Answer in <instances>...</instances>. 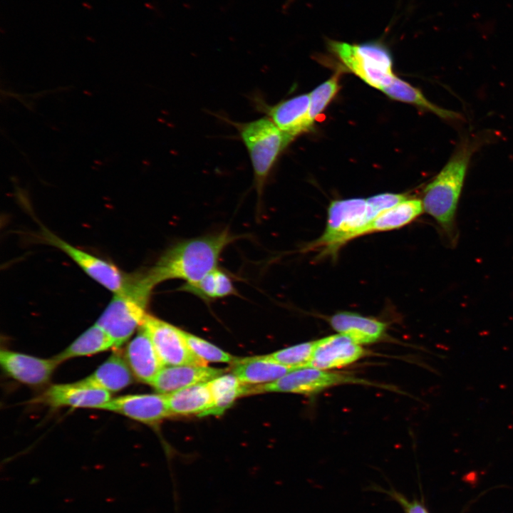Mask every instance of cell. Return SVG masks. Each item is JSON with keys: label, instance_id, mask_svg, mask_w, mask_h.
Instances as JSON below:
<instances>
[{"label": "cell", "instance_id": "1", "mask_svg": "<svg viewBox=\"0 0 513 513\" xmlns=\"http://www.w3.org/2000/svg\"><path fill=\"white\" fill-rule=\"evenodd\" d=\"M241 237L244 236L232 234L226 229L179 242L148 269L149 274L155 285L170 279H182L185 284L197 282L217 268L224 249Z\"/></svg>", "mask_w": 513, "mask_h": 513}, {"label": "cell", "instance_id": "2", "mask_svg": "<svg viewBox=\"0 0 513 513\" xmlns=\"http://www.w3.org/2000/svg\"><path fill=\"white\" fill-rule=\"evenodd\" d=\"M479 143L473 138L462 140L423 191L424 210L437 221L451 241L455 237V213L467 170Z\"/></svg>", "mask_w": 513, "mask_h": 513}, {"label": "cell", "instance_id": "3", "mask_svg": "<svg viewBox=\"0 0 513 513\" xmlns=\"http://www.w3.org/2000/svg\"><path fill=\"white\" fill-rule=\"evenodd\" d=\"M155 284L148 270L126 274L120 290L113 293L110 303L95 323L120 347L142 325Z\"/></svg>", "mask_w": 513, "mask_h": 513}, {"label": "cell", "instance_id": "4", "mask_svg": "<svg viewBox=\"0 0 513 513\" xmlns=\"http://www.w3.org/2000/svg\"><path fill=\"white\" fill-rule=\"evenodd\" d=\"M251 160L258 206L268 177L281 151L292 138L282 132L268 117L245 123H233Z\"/></svg>", "mask_w": 513, "mask_h": 513}, {"label": "cell", "instance_id": "5", "mask_svg": "<svg viewBox=\"0 0 513 513\" xmlns=\"http://www.w3.org/2000/svg\"><path fill=\"white\" fill-rule=\"evenodd\" d=\"M378 214L367 199L334 200L328 209L323 233L306 249H321L323 254L335 253L342 245L356 237Z\"/></svg>", "mask_w": 513, "mask_h": 513}, {"label": "cell", "instance_id": "6", "mask_svg": "<svg viewBox=\"0 0 513 513\" xmlns=\"http://www.w3.org/2000/svg\"><path fill=\"white\" fill-rule=\"evenodd\" d=\"M331 51L354 74L382 91L394 77L393 61L385 47L377 42L351 44L328 41Z\"/></svg>", "mask_w": 513, "mask_h": 513}, {"label": "cell", "instance_id": "7", "mask_svg": "<svg viewBox=\"0 0 513 513\" xmlns=\"http://www.w3.org/2000/svg\"><path fill=\"white\" fill-rule=\"evenodd\" d=\"M375 385L353 375L314 368L294 369L278 380L264 384L250 385L249 394L265 392L315 394L325 389L343 384Z\"/></svg>", "mask_w": 513, "mask_h": 513}, {"label": "cell", "instance_id": "8", "mask_svg": "<svg viewBox=\"0 0 513 513\" xmlns=\"http://www.w3.org/2000/svg\"><path fill=\"white\" fill-rule=\"evenodd\" d=\"M150 337L165 366H207L188 346L182 330L147 314L140 326Z\"/></svg>", "mask_w": 513, "mask_h": 513}, {"label": "cell", "instance_id": "9", "mask_svg": "<svg viewBox=\"0 0 513 513\" xmlns=\"http://www.w3.org/2000/svg\"><path fill=\"white\" fill-rule=\"evenodd\" d=\"M40 239L63 252L87 275L108 290L115 293L121 289L126 274L113 264L71 245L45 227L41 229Z\"/></svg>", "mask_w": 513, "mask_h": 513}, {"label": "cell", "instance_id": "10", "mask_svg": "<svg viewBox=\"0 0 513 513\" xmlns=\"http://www.w3.org/2000/svg\"><path fill=\"white\" fill-rule=\"evenodd\" d=\"M110 399V393L81 380L72 383L52 385L29 403L55 408L69 406L99 409Z\"/></svg>", "mask_w": 513, "mask_h": 513}, {"label": "cell", "instance_id": "11", "mask_svg": "<svg viewBox=\"0 0 513 513\" xmlns=\"http://www.w3.org/2000/svg\"><path fill=\"white\" fill-rule=\"evenodd\" d=\"M99 409L114 412L138 422L155 425L172 415L167 395L131 394L111 398Z\"/></svg>", "mask_w": 513, "mask_h": 513}, {"label": "cell", "instance_id": "12", "mask_svg": "<svg viewBox=\"0 0 513 513\" xmlns=\"http://www.w3.org/2000/svg\"><path fill=\"white\" fill-rule=\"evenodd\" d=\"M361 345L343 334L316 341L312 356L306 368L329 370L343 367L366 356Z\"/></svg>", "mask_w": 513, "mask_h": 513}, {"label": "cell", "instance_id": "13", "mask_svg": "<svg viewBox=\"0 0 513 513\" xmlns=\"http://www.w3.org/2000/svg\"><path fill=\"white\" fill-rule=\"evenodd\" d=\"M0 363L10 377L33 386L46 384L61 364L54 357L41 358L6 349L0 351Z\"/></svg>", "mask_w": 513, "mask_h": 513}, {"label": "cell", "instance_id": "14", "mask_svg": "<svg viewBox=\"0 0 513 513\" xmlns=\"http://www.w3.org/2000/svg\"><path fill=\"white\" fill-rule=\"evenodd\" d=\"M309 94H302L262 108L268 118L284 133L294 138L313 125L309 118Z\"/></svg>", "mask_w": 513, "mask_h": 513}, {"label": "cell", "instance_id": "15", "mask_svg": "<svg viewBox=\"0 0 513 513\" xmlns=\"http://www.w3.org/2000/svg\"><path fill=\"white\" fill-rule=\"evenodd\" d=\"M124 357L133 376L150 385L165 367L150 337L140 327L136 336L128 343Z\"/></svg>", "mask_w": 513, "mask_h": 513}, {"label": "cell", "instance_id": "16", "mask_svg": "<svg viewBox=\"0 0 513 513\" xmlns=\"http://www.w3.org/2000/svg\"><path fill=\"white\" fill-rule=\"evenodd\" d=\"M224 372V369L207 366H165L151 385L159 393L169 394L197 383L209 382Z\"/></svg>", "mask_w": 513, "mask_h": 513}, {"label": "cell", "instance_id": "17", "mask_svg": "<svg viewBox=\"0 0 513 513\" xmlns=\"http://www.w3.org/2000/svg\"><path fill=\"white\" fill-rule=\"evenodd\" d=\"M329 322L338 333L360 345L380 341L386 331V324L383 322L351 311L336 313L331 316Z\"/></svg>", "mask_w": 513, "mask_h": 513}, {"label": "cell", "instance_id": "18", "mask_svg": "<svg viewBox=\"0 0 513 513\" xmlns=\"http://www.w3.org/2000/svg\"><path fill=\"white\" fill-rule=\"evenodd\" d=\"M232 364V373L252 385L272 383L294 370L271 360L267 355L237 358Z\"/></svg>", "mask_w": 513, "mask_h": 513}, {"label": "cell", "instance_id": "19", "mask_svg": "<svg viewBox=\"0 0 513 513\" xmlns=\"http://www.w3.org/2000/svg\"><path fill=\"white\" fill-rule=\"evenodd\" d=\"M133 377L124 356L114 352L91 375L81 380L111 393L130 385Z\"/></svg>", "mask_w": 513, "mask_h": 513}, {"label": "cell", "instance_id": "20", "mask_svg": "<svg viewBox=\"0 0 513 513\" xmlns=\"http://www.w3.org/2000/svg\"><path fill=\"white\" fill-rule=\"evenodd\" d=\"M166 395L172 415L196 414L205 416L213 406V397L208 382L197 383Z\"/></svg>", "mask_w": 513, "mask_h": 513}, {"label": "cell", "instance_id": "21", "mask_svg": "<svg viewBox=\"0 0 513 513\" xmlns=\"http://www.w3.org/2000/svg\"><path fill=\"white\" fill-rule=\"evenodd\" d=\"M423 210L421 200L406 199L377 215L361 229L358 237L375 232L389 231L400 228L417 218Z\"/></svg>", "mask_w": 513, "mask_h": 513}, {"label": "cell", "instance_id": "22", "mask_svg": "<svg viewBox=\"0 0 513 513\" xmlns=\"http://www.w3.org/2000/svg\"><path fill=\"white\" fill-rule=\"evenodd\" d=\"M111 348H115L114 341L95 323L54 358L61 363L73 358L91 356Z\"/></svg>", "mask_w": 513, "mask_h": 513}, {"label": "cell", "instance_id": "23", "mask_svg": "<svg viewBox=\"0 0 513 513\" xmlns=\"http://www.w3.org/2000/svg\"><path fill=\"white\" fill-rule=\"evenodd\" d=\"M382 91L394 100L416 105L435 113L440 118L446 120L462 118L460 113L444 109L429 101L420 90L396 76L394 77L391 83L383 88Z\"/></svg>", "mask_w": 513, "mask_h": 513}, {"label": "cell", "instance_id": "24", "mask_svg": "<svg viewBox=\"0 0 513 513\" xmlns=\"http://www.w3.org/2000/svg\"><path fill=\"white\" fill-rule=\"evenodd\" d=\"M213 406L205 416L222 415L234 400L249 393V385L241 382L233 373L221 375L209 381Z\"/></svg>", "mask_w": 513, "mask_h": 513}, {"label": "cell", "instance_id": "25", "mask_svg": "<svg viewBox=\"0 0 513 513\" xmlns=\"http://www.w3.org/2000/svg\"><path fill=\"white\" fill-rule=\"evenodd\" d=\"M181 290L209 302L237 294L227 274L217 267L197 282L185 284Z\"/></svg>", "mask_w": 513, "mask_h": 513}, {"label": "cell", "instance_id": "26", "mask_svg": "<svg viewBox=\"0 0 513 513\" xmlns=\"http://www.w3.org/2000/svg\"><path fill=\"white\" fill-rule=\"evenodd\" d=\"M314 341L294 345L267 356L272 361L293 369L306 368L312 356L315 347Z\"/></svg>", "mask_w": 513, "mask_h": 513}, {"label": "cell", "instance_id": "27", "mask_svg": "<svg viewBox=\"0 0 513 513\" xmlns=\"http://www.w3.org/2000/svg\"><path fill=\"white\" fill-rule=\"evenodd\" d=\"M182 333L188 346L192 352L207 362L233 363L237 359L235 357L201 338L185 331H182Z\"/></svg>", "mask_w": 513, "mask_h": 513}, {"label": "cell", "instance_id": "28", "mask_svg": "<svg viewBox=\"0 0 513 513\" xmlns=\"http://www.w3.org/2000/svg\"><path fill=\"white\" fill-rule=\"evenodd\" d=\"M338 87V75L336 73L309 93V118L313 123L335 96Z\"/></svg>", "mask_w": 513, "mask_h": 513}, {"label": "cell", "instance_id": "29", "mask_svg": "<svg viewBox=\"0 0 513 513\" xmlns=\"http://www.w3.org/2000/svg\"><path fill=\"white\" fill-rule=\"evenodd\" d=\"M406 199H408V197L405 195L395 193L378 194L367 198L369 204L378 214Z\"/></svg>", "mask_w": 513, "mask_h": 513}, {"label": "cell", "instance_id": "30", "mask_svg": "<svg viewBox=\"0 0 513 513\" xmlns=\"http://www.w3.org/2000/svg\"><path fill=\"white\" fill-rule=\"evenodd\" d=\"M385 492L402 507L405 513H430L426 507L417 499L410 501L395 489Z\"/></svg>", "mask_w": 513, "mask_h": 513}, {"label": "cell", "instance_id": "31", "mask_svg": "<svg viewBox=\"0 0 513 513\" xmlns=\"http://www.w3.org/2000/svg\"><path fill=\"white\" fill-rule=\"evenodd\" d=\"M293 1H294V0H287V2H286V6L289 5V4H291Z\"/></svg>", "mask_w": 513, "mask_h": 513}]
</instances>
